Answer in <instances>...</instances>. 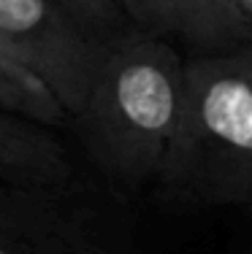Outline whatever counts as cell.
<instances>
[{"label":"cell","mask_w":252,"mask_h":254,"mask_svg":"<svg viewBox=\"0 0 252 254\" xmlns=\"http://www.w3.org/2000/svg\"><path fill=\"white\" fill-rule=\"evenodd\" d=\"M155 176L198 205L247 203L252 195L250 46L182 60V92Z\"/></svg>","instance_id":"1"},{"label":"cell","mask_w":252,"mask_h":254,"mask_svg":"<svg viewBox=\"0 0 252 254\" xmlns=\"http://www.w3.org/2000/svg\"><path fill=\"white\" fill-rule=\"evenodd\" d=\"M182 92V57L168 38L130 35L106 49L71 125L109 176L144 181L158 173Z\"/></svg>","instance_id":"2"},{"label":"cell","mask_w":252,"mask_h":254,"mask_svg":"<svg viewBox=\"0 0 252 254\" xmlns=\"http://www.w3.org/2000/svg\"><path fill=\"white\" fill-rule=\"evenodd\" d=\"M71 184L0 190V241L44 254H136L119 211L79 197Z\"/></svg>","instance_id":"3"},{"label":"cell","mask_w":252,"mask_h":254,"mask_svg":"<svg viewBox=\"0 0 252 254\" xmlns=\"http://www.w3.org/2000/svg\"><path fill=\"white\" fill-rule=\"evenodd\" d=\"M0 46L33 70L74 119L111 44L87 35L55 0H0Z\"/></svg>","instance_id":"4"},{"label":"cell","mask_w":252,"mask_h":254,"mask_svg":"<svg viewBox=\"0 0 252 254\" xmlns=\"http://www.w3.org/2000/svg\"><path fill=\"white\" fill-rule=\"evenodd\" d=\"M0 181L14 187L71 184L74 162L52 127L0 111Z\"/></svg>","instance_id":"5"},{"label":"cell","mask_w":252,"mask_h":254,"mask_svg":"<svg viewBox=\"0 0 252 254\" xmlns=\"http://www.w3.org/2000/svg\"><path fill=\"white\" fill-rule=\"evenodd\" d=\"M173 35L198 54L233 52L250 44L252 19L236 0H166Z\"/></svg>","instance_id":"6"},{"label":"cell","mask_w":252,"mask_h":254,"mask_svg":"<svg viewBox=\"0 0 252 254\" xmlns=\"http://www.w3.org/2000/svg\"><path fill=\"white\" fill-rule=\"evenodd\" d=\"M0 111L44 127H65L71 117L30 68L0 46Z\"/></svg>","instance_id":"7"},{"label":"cell","mask_w":252,"mask_h":254,"mask_svg":"<svg viewBox=\"0 0 252 254\" xmlns=\"http://www.w3.org/2000/svg\"><path fill=\"white\" fill-rule=\"evenodd\" d=\"M60 8L71 16L87 35H92L100 44H117L136 33V27L128 22L117 0H55Z\"/></svg>","instance_id":"8"},{"label":"cell","mask_w":252,"mask_h":254,"mask_svg":"<svg viewBox=\"0 0 252 254\" xmlns=\"http://www.w3.org/2000/svg\"><path fill=\"white\" fill-rule=\"evenodd\" d=\"M128 22L136 27V33L149 38H171V14L166 0H117Z\"/></svg>","instance_id":"9"},{"label":"cell","mask_w":252,"mask_h":254,"mask_svg":"<svg viewBox=\"0 0 252 254\" xmlns=\"http://www.w3.org/2000/svg\"><path fill=\"white\" fill-rule=\"evenodd\" d=\"M0 254H44L38 249H30L22 244H8V241H0Z\"/></svg>","instance_id":"10"},{"label":"cell","mask_w":252,"mask_h":254,"mask_svg":"<svg viewBox=\"0 0 252 254\" xmlns=\"http://www.w3.org/2000/svg\"><path fill=\"white\" fill-rule=\"evenodd\" d=\"M236 5L242 8L244 16H250V19H252V0H236Z\"/></svg>","instance_id":"11"}]
</instances>
